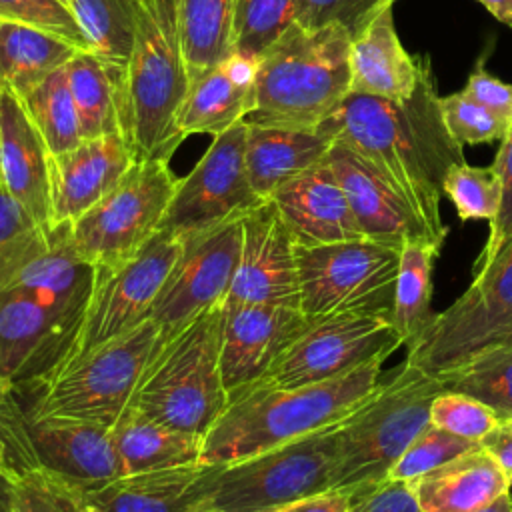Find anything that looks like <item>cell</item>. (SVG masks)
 <instances>
[{
	"mask_svg": "<svg viewBox=\"0 0 512 512\" xmlns=\"http://www.w3.org/2000/svg\"><path fill=\"white\" fill-rule=\"evenodd\" d=\"M316 130L370 160L432 238L444 242L448 226L440 214L442 182L448 168L466 158L444 124L428 56H422L418 84L406 100L350 90Z\"/></svg>",
	"mask_w": 512,
	"mask_h": 512,
	"instance_id": "6da1fadb",
	"label": "cell"
},
{
	"mask_svg": "<svg viewBox=\"0 0 512 512\" xmlns=\"http://www.w3.org/2000/svg\"><path fill=\"white\" fill-rule=\"evenodd\" d=\"M382 362H366L320 384L244 390L228 400L226 410L206 432L200 462L224 466L348 418L376 392Z\"/></svg>",
	"mask_w": 512,
	"mask_h": 512,
	"instance_id": "7a4b0ae2",
	"label": "cell"
},
{
	"mask_svg": "<svg viewBox=\"0 0 512 512\" xmlns=\"http://www.w3.org/2000/svg\"><path fill=\"white\" fill-rule=\"evenodd\" d=\"M110 70V68H108ZM120 134L136 160L170 158L182 140L178 116L190 88L176 0H138L128 64L112 72Z\"/></svg>",
	"mask_w": 512,
	"mask_h": 512,
	"instance_id": "3957f363",
	"label": "cell"
},
{
	"mask_svg": "<svg viewBox=\"0 0 512 512\" xmlns=\"http://www.w3.org/2000/svg\"><path fill=\"white\" fill-rule=\"evenodd\" d=\"M350 34L294 22L258 60L246 124L316 128L350 92Z\"/></svg>",
	"mask_w": 512,
	"mask_h": 512,
	"instance_id": "277c9868",
	"label": "cell"
},
{
	"mask_svg": "<svg viewBox=\"0 0 512 512\" xmlns=\"http://www.w3.org/2000/svg\"><path fill=\"white\" fill-rule=\"evenodd\" d=\"M220 318L222 304H216L160 338L132 400L140 412L174 430L206 436L228 406Z\"/></svg>",
	"mask_w": 512,
	"mask_h": 512,
	"instance_id": "5b68a950",
	"label": "cell"
},
{
	"mask_svg": "<svg viewBox=\"0 0 512 512\" xmlns=\"http://www.w3.org/2000/svg\"><path fill=\"white\" fill-rule=\"evenodd\" d=\"M442 390L436 376L404 360L394 376L380 382L342 422L332 488L358 494L384 482L412 440L430 424L432 402Z\"/></svg>",
	"mask_w": 512,
	"mask_h": 512,
	"instance_id": "8992f818",
	"label": "cell"
},
{
	"mask_svg": "<svg viewBox=\"0 0 512 512\" xmlns=\"http://www.w3.org/2000/svg\"><path fill=\"white\" fill-rule=\"evenodd\" d=\"M160 338L162 330L152 318L140 322L24 384L34 390V400L26 408L38 416H64L112 428L132 404Z\"/></svg>",
	"mask_w": 512,
	"mask_h": 512,
	"instance_id": "52a82bcc",
	"label": "cell"
},
{
	"mask_svg": "<svg viewBox=\"0 0 512 512\" xmlns=\"http://www.w3.org/2000/svg\"><path fill=\"white\" fill-rule=\"evenodd\" d=\"M344 420L218 466L200 506L230 512H274L284 504L330 490Z\"/></svg>",
	"mask_w": 512,
	"mask_h": 512,
	"instance_id": "ba28073f",
	"label": "cell"
},
{
	"mask_svg": "<svg viewBox=\"0 0 512 512\" xmlns=\"http://www.w3.org/2000/svg\"><path fill=\"white\" fill-rule=\"evenodd\" d=\"M400 250L368 238L296 244L300 310L308 322L332 316L390 318Z\"/></svg>",
	"mask_w": 512,
	"mask_h": 512,
	"instance_id": "9c48e42d",
	"label": "cell"
},
{
	"mask_svg": "<svg viewBox=\"0 0 512 512\" xmlns=\"http://www.w3.org/2000/svg\"><path fill=\"white\" fill-rule=\"evenodd\" d=\"M178 178L166 158L136 160L124 178L70 224V244L94 268L134 256L158 230Z\"/></svg>",
	"mask_w": 512,
	"mask_h": 512,
	"instance_id": "30bf717a",
	"label": "cell"
},
{
	"mask_svg": "<svg viewBox=\"0 0 512 512\" xmlns=\"http://www.w3.org/2000/svg\"><path fill=\"white\" fill-rule=\"evenodd\" d=\"M512 338V242L408 348L406 360L440 376L476 352Z\"/></svg>",
	"mask_w": 512,
	"mask_h": 512,
	"instance_id": "8fae6325",
	"label": "cell"
},
{
	"mask_svg": "<svg viewBox=\"0 0 512 512\" xmlns=\"http://www.w3.org/2000/svg\"><path fill=\"white\" fill-rule=\"evenodd\" d=\"M182 242L184 238L180 234L158 230L134 256L110 266L94 268V284L80 326L56 366L66 364L148 320L152 306L180 256Z\"/></svg>",
	"mask_w": 512,
	"mask_h": 512,
	"instance_id": "7c38bea8",
	"label": "cell"
},
{
	"mask_svg": "<svg viewBox=\"0 0 512 512\" xmlns=\"http://www.w3.org/2000/svg\"><path fill=\"white\" fill-rule=\"evenodd\" d=\"M400 346L404 342L390 318L332 316L312 320L254 386L300 388L320 384L366 362L386 360Z\"/></svg>",
	"mask_w": 512,
	"mask_h": 512,
	"instance_id": "4fadbf2b",
	"label": "cell"
},
{
	"mask_svg": "<svg viewBox=\"0 0 512 512\" xmlns=\"http://www.w3.org/2000/svg\"><path fill=\"white\" fill-rule=\"evenodd\" d=\"M246 128L242 120L212 138L194 168L178 180L160 230L184 236L244 216L266 200L248 178Z\"/></svg>",
	"mask_w": 512,
	"mask_h": 512,
	"instance_id": "5bb4252c",
	"label": "cell"
},
{
	"mask_svg": "<svg viewBox=\"0 0 512 512\" xmlns=\"http://www.w3.org/2000/svg\"><path fill=\"white\" fill-rule=\"evenodd\" d=\"M242 218L236 216L182 236L180 256L150 312L162 336L226 300L240 258Z\"/></svg>",
	"mask_w": 512,
	"mask_h": 512,
	"instance_id": "9a60e30c",
	"label": "cell"
},
{
	"mask_svg": "<svg viewBox=\"0 0 512 512\" xmlns=\"http://www.w3.org/2000/svg\"><path fill=\"white\" fill-rule=\"evenodd\" d=\"M82 316L28 292L0 288V376L32 384L66 354Z\"/></svg>",
	"mask_w": 512,
	"mask_h": 512,
	"instance_id": "2e32d148",
	"label": "cell"
},
{
	"mask_svg": "<svg viewBox=\"0 0 512 512\" xmlns=\"http://www.w3.org/2000/svg\"><path fill=\"white\" fill-rule=\"evenodd\" d=\"M306 324L294 306L222 302L220 372L228 400L258 384Z\"/></svg>",
	"mask_w": 512,
	"mask_h": 512,
	"instance_id": "e0dca14e",
	"label": "cell"
},
{
	"mask_svg": "<svg viewBox=\"0 0 512 512\" xmlns=\"http://www.w3.org/2000/svg\"><path fill=\"white\" fill-rule=\"evenodd\" d=\"M224 302L300 308L296 242L270 198L242 218L238 268Z\"/></svg>",
	"mask_w": 512,
	"mask_h": 512,
	"instance_id": "ac0fdd59",
	"label": "cell"
},
{
	"mask_svg": "<svg viewBox=\"0 0 512 512\" xmlns=\"http://www.w3.org/2000/svg\"><path fill=\"white\" fill-rule=\"evenodd\" d=\"M22 422L34 460L70 486L88 492L120 476L112 428L64 416H38L26 406Z\"/></svg>",
	"mask_w": 512,
	"mask_h": 512,
	"instance_id": "d6986e66",
	"label": "cell"
},
{
	"mask_svg": "<svg viewBox=\"0 0 512 512\" xmlns=\"http://www.w3.org/2000/svg\"><path fill=\"white\" fill-rule=\"evenodd\" d=\"M364 238L400 250L410 240L438 244L402 194L362 154L334 142L326 154ZM442 246V244H438Z\"/></svg>",
	"mask_w": 512,
	"mask_h": 512,
	"instance_id": "ffe728a7",
	"label": "cell"
},
{
	"mask_svg": "<svg viewBox=\"0 0 512 512\" xmlns=\"http://www.w3.org/2000/svg\"><path fill=\"white\" fill-rule=\"evenodd\" d=\"M136 162L120 132L82 140L50 156L52 224H72L96 206Z\"/></svg>",
	"mask_w": 512,
	"mask_h": 512,
	"instance_id": "44dd1931",
	"label": "cell"
},
{
	"mask_svg": "<svg viewBox=\"0 0 512 512\" xmlns=\"http://www.w3.org/2000/svg\"><path fill=\"white\" fill-rule=\"evenodd\" d=\"M50 150L22 100L0 90V174L8 192L44 230L52 232Z\"/></svg>",
	"mask_w": 512,
	"mask_h": 512,
	"instance_id": "7402d4cb",
	"label": "cell"
},
{
	"mask_svg": "<svg viewBox=\"0 0 512 512\" xmlns=\"http://www.w3.org/2000/svg\"><path fill=\"white\" fill-rule=\"evenodd\" d=\"M270 200L276 204L298 246L364 238L326 158L282 184Z\"/></svg>",
	"mask_w": 512,
	"mask_h": 512,
	"instance_id": "603a6c76",
	"label": "cell"
},
{
	"mask_svg": "<svg viewBox=\"0 0 512 512\" xmlns=\"http://www.w3.org/2000/svg\"><path fill=\"white\" fill-rule=\"evenodd\" d=\"M218 466L190 464L118 476L82 492L88 512H188L210 490Z\"/></svg>",
	"mask_w": 512,
	"mask_h": 512,
	"instance_id": "cb8c5ba5",
	"label": "cell"
},
{
	"mask_svg": "<svg viewBox=\"0 0 512 512\" xmlns=\"http://www.w3.org/2000/svg\"><path fill=\"white\" fill-rule=\"evenodd\" d=\"M254 78L256 60L236 52L196 76L178 116L180 136H216L242 122L252 108Z\"/></svg>",
	"mask_w": 512,
	"mask_h": 512,
	"instance_id": "d4e9b609",
	"label": "cell"
},
{
	"mask_svg": "<svg viewBox=\"0 0 512 512\" xmlns=\"http://www.w3.org/2000/svg\"><path fill=\"white\" fill-rule=\"evenodd\" d=\"M422 56H410L394 28L392 8L380 12L350 46L352 92L406 100L420 76Z\"/></svg>",
	"mask_w": 512,
	"mask_h": 512,
	"instance_id": "484cf974",
	"label": "cell"
},
{
	"mask_svg": "<svg viewBox=\"0 0 512 512\" xmlns=\"http://www.w3.org/2000/svg\"><path fill=\"white\" fill-rule=\"evenodd\" d=\"M410 488L422 512H474L510 490L496 460L476 446L414 480Z\"/></svg>",
	"mask_w": 512,
	"mask_h": 512,
	"instance_id": "4316f807",
	"label": "cell"
},
{
	"mask_svg": "<svg viewBox=\"0 0 512 512\" xmlns=\"http://www.w3.org/2000/svg\"><path fill=\"white\" fill-rule=\"evenodd\" d=\"M246 126V170L260 198H270L282 184L324 160L334 144L316 128Z\"/></svg>",
	"mask_w": 512,
	"mask_h": 512,
	"instance_id": "83f0119b",
	"label": "cell"
},
{
	"mask_svg": "<svg viewBox=\"0 0 512 512\" xmlns=\"http://www.w3.org/2000/svg\"><path fill=\"white\" fill-rule=\"evenodd\" d=\"M120 476L198 464L204 438L174 430L130 404L112 426Z\"/></svg>",
	"mask_w": 512,
	"mask_h": 512,
	"instance_id": "f1b7e54d",
	"label": "cell"
},
{
	"mask_svg": "<svg viewBox=\"0 0 512 512\" xmlns=\"http://www.w3.org/2000/svg\"><path fill=\"white\" fill-rule=\"evenodd\" d=\"M78 52L80 48L58 34L0 20V86L22 98Z\"/></svg>",
	"mask_w": 512,
	"mask_h": 512,
	"instance_id": "f546056e",
	"label": "cell"
},
{
	"mask_svg": "<svg viewBox=\"0 0 512 512\" xmlns=\"http://www.w3.org/2000/svg\"><path fill=\"white\" fill-rule=\"evenodd\" d=\"M176 18L190 82L234 52L232 0H176Z\"/></svg>",
	"mask_w": 512,
	"mask_h": 512,
	"instance_id": "4dcf8cb0",
	"label": "cell"
},
{
	"mask_svg": "<svg viewBox=\"0 0 512 512\" xmlns=\"http://www.w3.org/2000/svg\"><path fill=\"white\" fill-rule=\"evenodd\" d=\"M440 246L428 240H410L400 248L394 304L390 322L410 348L432 320V270Z\"/></svg>",
	"mask_w": 512,
	"mask_h": 512,
	"instance_id": "1f68e13d",
	"label": "cell"
},
{
	"mask_svg": "<svg viewBox=\"0 0 512 512\" xmlns=\"http://www.w3.org/2000/svg\"><path fill=\"white\" fill-rule=\"evenodd\" d=\"M74 14L88 52L112 72H120L132 54L138 24V0H64Z\"/></svg>",
	"mask_w": 512,
	"mask_h": 512,
	"instance_id": "d6a6232c",
	"label": "cell"
},
{
	"mask_svg": "<svg viewBox=\"0 0 512 512\" xmlns=\"http://www.w3.org/2000/svg\"><path fill=\"white\" fill-rule=\"evenodd\" d=\"M436 378L444 390L468 394L490 406L502 422L512 420V338L476 352Z\"/></svg>",
	"mask_w": 512,
	"mask_h": 512,
	"instance_id": "836d02e7",
	"label": "cell"
},
{
	"mask_svg": "<svg viewBox=\"0 0 512 512\" xmlns=\"http://www.w3.org/2000/svg\"><path fill=\"white\" fill-rule=\"evenodd\" d=\"M66 72L82 140L120 132L116 88L108 66L92 52L80 50L66 64Z\"/></svg>",
	"mask_w": 512,
	"mask_h": 512,
	"instance_id": "e575fe53",
	"label": "cell"
},
{
	"mask_svg": "<svg viewBox=\"0 0 512 512\" xmlns=\"http://www.w3.org/2000/svg\"><path fill=\"white\" fill-rule=\"evenodd\" d=\"M20 100L52 156L64 154L82 142L66 66L46 76Z\"/></svg>",
	"mask_w": 512,
	"mask_h": 512,
	"instance_id": "d590c367",
	"label": "cell"
},
{
	"mask_svg": "<svg viewBox=\"0 0 512 512\" xmlns=\"http://www.w3.org/2000/svg\"><path fill=\"white\" fill-rule=\"evenodd\" d=\"M296 22V0H232L234 52L258 60Z\"/></svg>",
	"mask_w": 512,
	"mask_h": 512,
	"instance_id": "8d00e7d4",
	"label": "cell"
},
{
	"mask_svg": "<svg viewBox=\"0 0 512 512\" xmlns=\"http://www.w3.org/2000/svg\"><path fill=\"white\" fill-rule=\"evenodd\" d=\"M442 192L450 198L460 220L492 222L500 208L502 182L496 168L472 166L466 160L448 168Z\"/></svg>",
	"mask_w": 512,
	"mask_h": 512,
	"instance_id": "74e56055",
	"label": "cell"
},
{
	"mask_svg": "<svg viewBox=\"0 0 512 512\" xmlns=\"http://www.w3.org/2000/svg\"><path fill=\"white\" fill-rule=\"evenodd\" d=\"M10 512H88L82 490L40 464L20 468L12 478Z\"/></svg>",
	"mask_w": 512,
	"mask_h": 512,
	"instance_id": "f35d334b",
	"label": "cell"
},
{
	"mask_svg": "<svg viewBox=\"0 0 512 512\" xmlns=\"http://www.w3.org/2000/svg\"><path fill=\"white\" fill-rule=\"evenodd\" d=\"M476 446H480V442L460 438V436L450 434L434 424H428L416 436V440H412V444L406 448V452L400 456V460L392 466L388 478L410 482V480L466 454L468 450H472Z\"/></svg>",
	"mask_w": 512,
	"mask_h": 512,
	"instance_id": "ab89813d",
	"label": "cell"
},
{
	"mask_svg": "<svg viewBox=\"0 0 512 512\" xmlns=\"http://www.w3.org/2000/svg\"><path fill=\"white\" fill-rule=\"evenodd\" d=\"M430 424L460 438L482 442L502 420L484 402L468 394L442 390L432 402Z\"/></svg>",
	"mask_w": 512,
	"mask_h": 512,
	"instance_id": "60d3db41",
	"label": "cell"
},
{
	"mask_svg": "<svg viewBox=\"0 0 512 512\" xmlns=\"http://www.w3.org/2000/svg\"><path fill=\"white\" fill-rule=\"evenodd\" d=\"M396 0H296V22L304 28L342 26L354 40L380 12Z\"/></svg>",
	"mask_w": 512,
	"mask_h": 512,
	"instance_id": "b9f144b4",
	"label": "cell"
},
{
	"mask_svg": "<svg viewBox=\"0 0 512 512\" xmlns=\"http://www.w3.org/2000/svg\"><path fill=\"white\" fill-rule=\"evenodd\" d=\"M440 110L450 136L460 146L484 144L506 136L508 124L464 92L440 96Z\"/></svg>",
	"mask_w": 512,
	"mask_h": 512,
	"instance_id": "7bdbcfd3",
	"label": "cell"
},
{
	"mask_svg": "<svg viewBox=\"0 0 512 512\" xmlns=\"http://www.w3.org/2000/svg\"><path fill=\"white\" fill-rule=\"evenodd\" d=\"M0 20H12L58 34L80 50H88L86 38L62 0H0Z\"/></svg>",
	"mask_w": 512,
	"mask_h": 512,
	"instance_id": "ee69618b",
	"label": "cell"
},
{
	"mask_svg": "<svg viewBox=\"0 0 512 512\" xmlns=\"http://www.w3.org/2000/svg\"><path fill=\"white\" fill-rule=\"evenodd\" d=\"M16 384L0 376V472L14 478L20 468L38 464L26 440L22 404L16 400Z\"/></svg>",
	"mask_w": 512,
	"mask_h": 512,
	"instance_id": "f6af8a7d",
	"label": "cell"
},
{
	"mask_svg": "<svg viewBox=\"0 0 512 512\" xmlns=\"http://www.w3.org/2000/svg\"><path fill=\"white\" fill-rule=\"evenodd\" d=\"M492 166L496 168L502 182V198L498 214L490 222L486 246L474 264V274L488 268L494 262V258L512 242V124L508 126L506 136L502 138L500 150L496 152Z\"/></svg>",
	"mask_w": 512,
	"mask_h": 512,
	"instance_id": "bcb514c9",
	"label": "cell"
},
{
	"mask_svg": "<svg viewBox=\"0 0 512 512\" xmlns=\"http://www.w3.org/2000/svg\"><path fill=\"white\" fill-rule=\"evenodd\" d=\"M46 234L8 192L0 174V268L24 256Z\"/></svg>",
	"mask_w": 512,
	"mask_h": 512,
	"instance_id": "7dc6e473",
	"label": "cell"
},
{
	"mask_svg": "<svg viewBox=\"0 0 512 512\" xmlns=\"http://www.w3.org/2000/svg\"><path fill=\"white\" fill-rule=\"evenodd\" d=\"M348 512H422L420 504L406 480H390L352 494Z\"/></svg>",
	"mask_w": 512,
	"mask_h": 512,
	"instance_id": "c3c4849f",
	"label": "cell"
},
{
	"mask_svg": "<svg viewBox=\"0 0 512 512\" xmlns=\"http://www.w3.org/2000/svg\"><path fill=\"white\" fill-rule=\"evenodd\" d=\"M462 92L496 114L508 126L512 124V84L498 80L482 64L472 70Z\"/></svg>",
	"mask_w": 512,
	"mask_h": 512,
	"instance_id": "681fc988",
	"label": "cell"
},
{
	"mask_svg": "<svg viewBox=\"0 0 512 512\" xmlns=\"http://www.w3.org/2000/svg\"><path fill=\"white\" fill-rule=\"evenodd\" d=\"M352 504V494L348 490L330 488L296 502L284 504L274 512H348Z\"/></svg>",
	"mask_w": 512,
	"mask_h": 512,
	"instance_id": "f907efd6",
	"label": "cell"
},
{
	"mask_svg": "<svg viewBox=\"0 0 512 512\" xmlns=\"http://www.w3.org/2000/svg\"><path fill=\"white\" fill-rule=\"evenodd\" d=\"M480 446L496 460V464L502 468L512 484V420H506L498 428H494L480 442Z\"/></svg>",
	"mask_w": 512,
	"mask_h": 512,
	"instance_id": "816d5d0a",
	"label": "cell"
},
{
	"mask_svg": "<svg viewBox=\"0 0 512 512\" xmlns=\"http://www.w3.org/2000/svg\"><path fill=\"white\" fill-rule=\"evenodd\" d=\"M496 20L512 28V0H478Z\"/></svg>",
	"mask_w": 512,
	"mask_h": 512,
	"instance_id": "f5cc1de1",
	"label": "cell"
},
{
	"mask_svg": "<svg viewBox=\"0 0 512 512\" xmlns=\"http://www.w3.org/2000/svg\"><path fill=\"white\" fill-rule=\"evenodd\" d=\"M12 506V476L0 472V512H10Z\"/></svg>",
	"mask_w": 512,
	"mask_h": 512,
	"instance_id": "db71d44e",
	"label": "cell"
},
{
	"mask_svg": "<svg viewBox=\"0 0 512 512\" xmlns=\"http://www.w3.org/2000/svg\"><path fill=\"white\" fill-rule=\"evenodd\" d=\"M474 512H512V498H510V490L504 492L502 496H498L496 500H492L490 504L474 510Z\"/></svg>",
	"mask_w": 512,
	"mask_h": 512,
	"instance_id": "11a10c76",
	"label": "cell"
},
{
	"mask_svg": "<svg viewBox=\"0 0 512 512\" xmlns=\"http://www.w3.org/2000/svg\"><path fill=\"white\" fill-rule=\"evenodd\" d=\"M188 512H230V510H222V508H208V506H194L192 510H188Z\"/></svg>",
	"mask_w": 512,
	"mask_h": 512,
	"instance_id": "9f6ffc18",
	"label": "cell"
},
{
	"mask_svg": "<svg viewBox=\"0 0 512 512\" xmlns=\"http://www.w3.org/2000/svg\"><path fill=\"white\" fill-rule=\"evenodd\" d=\"M510 492H512V484H510Z\"/></svg>",
	"mask_w": 512,
	"mask_h": 512,
	"instance_id": "6f0895ef",
	"label": "cell"
},
{
	"mask_svg": "<svg viewBox=\"0 0 512 512\" xmlns=\"http://www.w3.org/2000/svg\"><path fill=\"white\" fill-rule=\"evenodd\" d=\"M510 498H512V492H510Z\"/></svg>",
	"mask_w": 512,
	"mask_h": 512,
	"instance_id": "680465c9",
	"label": "cell"
},
{
	"mask_svg": "<svg viewBox=\"0 0 512 512\" xmlns=\"http://www.w3.org/2000/svg\"><path fill=\"white\" fill-rule=\"evenodd\" d=\"M0 90H2V86H0Z\"/></svg>",
	"mask_w": 512,
	"mask_h": 512,
	"instance_id": "91938a15",
	"label": "cell"
},
{
	"mask_svg": "<svg viewBox=\"0 0 512 512\" xmlns=\"http://www.w3.org/2000/svg\"><path fill=\"white\" fill-rule=\"evenodd\" d=\"M62 2H64V0H62ZM64 4H66V2H64Z\"/></svg>",
	"mask_w": 512,
	"mask_h": 512,
	"instance_id": "94428289",
	"label": "cell"
}]
</instances>
